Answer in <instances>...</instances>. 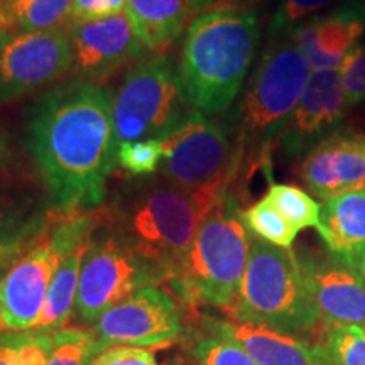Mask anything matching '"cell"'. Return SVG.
Masks as SVG:
<instances>
[{"instance_id":"22","label":"cell","mask_w":365,"mask_h":365,"mask_svg":"<svg viewBox=\"0 0 365 365\" xmlns=\"http://www.w3.org/2000/svg\"><path fill=\"white\" fill-rule=\"evenodd\" d=\"M91 240L85 242L78 249L68 254L54 272L48 294H46L43 312L36 323L34 330H59L66 327L76 307V294H78L80 272L83 266V259L88 250Z\"/></svg>"},{"instance_id":"29","label":"cell","mask_w":365,"mask_h":365,"mask_svg":"<svg viewBox=\"0 0 365 365\" xmlns=\"http://www.w3.org/2000/svg\"><path fill=\"white\" fill-rule=\"evenodd\" d=\"M190 355L193 365H259L244 349L210 328L193 341Z\"/></svg>"},{"instance_id":"19","label":"cell","mask_w":365,"mask_h":365,"mask_svg":"<svg viewBox=\"0 0 365 365\" xmlns=\"http://www.w3.org/2000/svg\"><path fill=\"white\" fill-rule=\"evenodd\" d=\"M318 234L328 254L352 267L365 252V190L327 200Z\"/></svg>"},{"instance_id":"26","label":"cell","mask_w":365,"mask_h":365,"mask_svg":"<svg viewBox=\"0 0 365 365\" xmlns=\"http://www.w3.org/2000/svg\"><path fill=\"white\" fill-rule=\"evenodd\" d=\"M242 220L250 235L281 249L293 247L296 237L299 234L266 198L244 210Z\"/></svg>"},{"instance_id":"4","label":"cell","mask_w":365,"mask_h":365,"mask_svg":"<svg viewBox=\"0 0 365 365\" xmlns=\"http://www.w3.org/2000/svg\"><path fill=\"white\" fill-rule=\"evenodd\" d=\"M312 68L291 34L271 36L228 127L240 170L266 168L271 148L293 115Z\"/></svg>"},{"instance_id":"38","label":"cell","mask_w":365,"mask_h":365,"mask_svg":"<svg viewBox=\"0 0 365 365\" xmlns=\"http://www.w3.org/2000/svg\"><path fill=\"white\" fill-rule=\"evenodd\" d=\"M217 0H193V6H195V14L198 11H205L208 9L212 4H215Z\"/></svg>"},{"instance_id":"40","label":"cell","mask_w":365,"mask_h":365,"mask_svg":"<svg viewBox=\"0 0 365 365\" xmlns=\"http://www.w3.org/2000/svg\"><path fill=\"white\" fill-rule=\"evenodd\" d=\"M364 2H365V0H364Z\"/></svg>"},{"instance_id":"2","label":"cell","mask_w":365,"mask_h":365,"mask_svg":"<svg viewBox=\"0 0 365 365\" xmlns=\"http://www.w3.org/2000/svg\"><path fill=\"white\" fill-rule=\"evenodd\" d=\"M230 193L225 186L190 191L164 176L124 181L103 212L107 234L164 274V282L182 261L196 232Z\"/></svg>"},{"instance_id":"21","label":"cell","mask_w":365,"mask_h":365,"mask_svg":"<svg viewBox=\"0 0 365 365\" xmlns=\"http://www.w3.org/2000/svg\"><path fill=\"white\" fill-rule=\"evenodd\" d=\"M137 39L148 49L173 43L195 16L193 0H127L125 11Z\"/></svg>"},{"instance_id":"11","label":"cell","mask_w":365,"mask_h":365,"mask_svg":"<svg viewBox=\"0 0 365 365\" xmlns=\"http://www.w3.org/2000/svg\"><path fill=\"white\" fill-rule=\"evenodd\" d=\"M73 51L66 29L0 34V103L24 98L56 83L71 71Z\"/></svg>"},{"instance_id":"30","label":"cell","mask_w":365,"mask_h":365,"mask_svg":"<svg viewBox=\"0 0 365 365\" xmlns=\"http://www.w3.org/2000/svg\"><path fill=\"white\" fill-rule=\"evenodd\" d=\"M118 164L132 176L154 175L163 163V145L159 139L132 140L118 144Z\"/></svg>"},{"instance_id":"37","label":"cell","mask_w":365,"mask_h":365,"mask_svg":"<svg viewBox=\"0 0 365 365\" xmlns=\"http://www.w3.org/2000/svg\"><path fill=\"white\" fill-rule=\"evenodd\" d=\"M352 269H355V271H357V272L360 274V277H362L364 282H365V252H364L362 255H360V259H359L357 262L354 264Z\"/></svg>"},{"instance_id":"9","label":"cell","mask_w":365,"mask_h":365,"mask_svg":"<svg viewBox=\"0 0 365 365\" xmlns=\"http://www.w3.org/2000/svg\"><path fill=\"white\" fill-rule=\"evenodd\" d=\"M161 176L181 188L198 191L225 186L230 191L240 163L230 130L217 118L193 112L171 134L163 137Z\"/></svg>"},{"instance_id":"28","label":"cell","mask_w":365,"mask_h":365,"mask_svg":"<svg viewBox=\"0 0 365 365\" xmlns=\"http://www.w3.org/2000/svg\"><path fill=\"white\" fill-rule=\"evenodd\" d=\"M322 349L331 365H365V328L357 325H322Z\"/></svg>"},{"instance_id":"36","label":"cell","mask_w":365,"mask_h":365,"mask_svg":"<svg viewBox=\"0 0 365 365\" xmlns=\"http://www.w3.org/2000/svg\"><path fill=\"white\" fill-rule=\"evenodd\" d=\"M11 29L9 27V17L6 11V0H0V34Z\"/></svg>"},{"instance_id":"16","label":"cell","mask_w":365,"mask_h":365,"mask_svg":"<svg viewBox=\"0 0 365 365\" xmlns=\"http://www.w3.org/2000/svg\"><path fill=\"white\" fill-rule=\"evenodd\" d=\"M322 325L365 328V282L360 274L333 255H298Z\"/></svg>"},{"instance_id":"13","label":"cell","mask_w":365,"mask_h":365,"mask_svg":"<svg viewBox=\"0 0 365 365\" xmlns=\"http://www.w3.org/2000/svg\"><path fill=\"white\" fill-rule=\"evenodd\" d=\"M71 41L75 78L100 83L144 56L148 48L137 39L125 12L103 19L71 21L68 24Z\"/></svg>"},{"instance_id":"15","label":"cell","mask_w":365,"mask_h":365,"mask_svg":"<svg viewBox=\"0 0 365 365\" xmlns=\"http://www.w3.org/2000/svg\"><path fill=\"white\" fill-rule=\"evenodd\" d=\"M299 180L317 198L365 190V134L339 129L304 156Z\"/></svg>"},{"instance_id":"8","label":"cell","mask_w":365,"mask_h":365,"mask_svg":"<svg viewBox=\"0 0 365 365\" xmlns=\"http://www.w3.org/2000/svg\"><path fill=\"white\" fill-rule=\"evenodd\" d=\"M193 112L178 66L168 54H150L134 63L113 98L118 143L163 139Z\"/></svg>"},{"instance_id":"7","label":"cell","mask_w":365,"mask_h":365,"mask_svg":"<svg viewBox=\"0 0 365 365\" xmlns=\"http://www.w3.org/2000/svg\"><path fill=\"white\" fill-rule=\"evenodd\" d=\"M103 213L76 212L56 218L34 247L22 254L0 279V333L33 330L63 259L93 239Z\"/></svg>"},{"instance_id":"3","label":"cell","mask_w":365,"mask_h":365,"mask_svg":"<svg viewBox=\"0 0 365 365\" xmlns=\"http://www.w3.org/2000/svg\"><path fill=\"white\" fill-rule=\"evenodd\" d=\"M261 39L254 12L235 6L193 17L182 41L180 81L186 102L203 115H220L239 97Z\"/></svg>"},{"instance_id":"34","label":"cell","mask_w":365,"mask_h":365,"mask_svg":"<svg viewBox=\"0 0 365 365\" xmlns=\"http://www.w3.org/2000/svg\"><path fill=\"white\" fill-rule=\"evenodd\" d=\"M127 0H73L71 21H91L125 11Z\"/></svg>"},{"instance_id":"23","label":"cell","mask_w":365,"mask_h":365,"mask_svg":"<svg viewBox=\"0 0 365 365\" xmlns=\"http://www.w3.org/2000/svg\"><path fill=\"white\" fill-rule=\"evenodd\" d=\"M73 0H6L9 27L19 31H56L71 22Z\"/></svg>"},{"instance_id":"24","label":"cell","mask_w":365,"mask_h":365,"mask_svg":"<svg viewBox=\"0 0 365 365\" xmlns=\"http://www.w3.org/2000/svg\"><path fill=\"white\" fill-rule=\"evenodd\" d=\"M264 198L298 232L304 228H317L319 232L322 228V205L298 186L272 182Z\"/></svg>"},{"instance_id":"10","label":"cell","mask_w":365,"mask_h":365,"mask_svg":"<svg viewBox=\"0 0 365 365\" xmlns=\"http://www.w3.org/2000/svg\"><path fill=\"white\" fill-rule=\"evenodd\" d=\"M159 282L164 274L110 234L93 235L80 272L76 314L83 323H95L139 289Z\"/></svg>"},{"instance_id":"1","label":"cell","mask_w":365,"mask_h":365,"mask_svg":"<svg viewBox=\"0 0 365 365\" xmlns=\"http://www.w3.org/2000/svg\"><path fill=\"white\" fill-rule=\"evenodd\" d=\"M113 97L100 83L73 78L46 91L31 112L26 148L56 215L103 203L118 163Z\"/></svg>"},{"instance_id":"5","label":"cell","mask_w":365,"mask_h":365,"mask_svg":"<svg viewBox=\"0 0 365 365\" xmlns=\"http://www.w3.org/2000/svg\"><path fill=\"white\" fill-rule=\"evenodd\" d=\"M250 234L235 196L228 193L210 212L166 286L188 307L234 312L249 261Z\"/></svg>"},{"instance_id":"18","label":"cell","mask_w":365,"mask_h":365,"mask_svg":"<svg viewBox=\"0 0 365 365\" xmlns=\"http://www.w3.org/2000/svg\"><path fill=\"white\" fill-rule=\"evenodd\" d=\"M208 328L244 349L259 365H331L322 345L272 330V328L228 322H208Z\"/></svg>"},{"instance_id":"27","label":"cell","mask_w":365,"mask_h":365,"mask_svg":"<svg viewBox=\"0 0 365 365\" xmlns=\"http://www.w3.org/2000/svg\"><path fill=\"white\" fill-rule=\"evenodd\" d=\"M105 350L91 330L63 327L53 330V349L48 365H91Z\"/></svg>"},{"instance_id":"12","label":"cell","mask_w":365,"mask_h":365,"mask_svg":"<svg viewBox=\"0 0 365 365\" xmlns=\"http://www.w3.org/2000/svg\"><path fill=\"white\" fill-rule=\"evenodd\" d=\"M103 349L110 345L170 346L182 336V313L166 289L148 286L103 313L91 327Z\"/></svg>"},{"instance_id":"32","label":"cell","mask_w":365,"mask_h":365,"mask_svg":"<svg viewBox=\"0 0 365 365\" xmlns=\"http://www.w3.org/2000/svg\"><path fill=\"white\" fill-rule=\"evenodd\" d=\"M330 2L331 0H282L269 26V36L291 33L294 27L312 19V16Z\"/></svg>"},{"instance_id":"6","label":"cell","mask_w":365,"mask_h":365,"mask_svg":"<svg viewBox=\"0 0 365 365\" xmlns=\"http://www.w3.org/2000/svg\"><path fill=\"white\" fill-rule=\"evenodd\" d=\"M232 319L308 335L322 328L298 255L250 235L249 261Z\"/></svg>"},{"instance_id":"14","label":"cell","mask_w":365,"mask_h":365,"mask_svg":"<svg viewBox=\"0 0 365 365\" xmlns=\"http://www.w3.org/2000/svg\"><path fill=\"white\" fill-rule=\"evenodd\" d=\"M339 70L312 71L293 115L279 137L284 158H304L340 129L346 110Z\"/></svg>"},{"instance_id":"39","label":"cell","mask_w":365,"mask_h":365,"mask_svg":"<svg viewBox=\"0 0 365 365\" xmlns=\"http://www.w3.org/2000/svg\"><path fill=\"white\" fill-rule=\"evenodd\" d=\"M166 365H193V364H186L185 360H181V359H173Z\"/></svg>"},{"instance_id":"31","label":"cell","mask_w":365,"mask_h":365,"mask_svg":"<svg viewBox=\"0 0 365 365\" xmlns=\"http://www.w3.org/2000/svg\"><path fill=\"white\" fill-rule=\"evenodd\" d=\"M341 90L349 107L365 102V44L357 43L339 68Z\"/></svg>"},{"instance_id":"20","label":"cell","mask_w":365,"mask_h":365,"mask_svg":"<svg viewBox=\"0 0 365 365\" xmlns=\"http://www.w3.org/2000/svg\"><path fill=\"white\" fill-rule=\"evenodd\" d=\"M59 217L51 210L44 212L33 203L0 193V266H12Z\"/></svg>"},{"instance_id":"33","label":"cell","mask_w":365,"mask_h":365,"mask_svg":"<svg viewBox=\"0 0 365 365\" xmlns=\"http://www.w3.org/2000/svg\"><path fill=\"white\" fill-rule=\"evenodd\" d=\"M91 365H159L150 349L134 345H110L93 359Z\"/></svg>"},{"instance_id":"25","label":"cell","mask_w":365,"mask_h":365,"mask_svg":"<svg viewBox=\"0 0 365 365\" xmlns=\"http://www.w3.org/2000/svg\"><path fill=\"white\" fill-rule=\"evenodd\" d=\"M51 349L53 331L0 333V365H48Z\"/></svg>"},{"instance_id":"35","label":"cell","mask_w":365,"mask_h":365,"mask_svg":"<svg viewBox=\"0 0 365 365\" xmlns=\"http://www.w3.org/2000/svg\"><path fill=\"white\" fill-rule=\"evenodd\" d=\"M14 163H16V154H14L11 139H9L7 130L0 124V171L9 170Z\"/></svg>"},{"instance_id":"17","label":"cell","mask_w":365,"mask_h":365,"mask_svg":"<svg viewBox=\"0 0 365 365\" xmlns=\"http://www.w3.org/2000/svg\"><path fill=\"white\" fill-rule=\"evenodd\" d=\"M365 33V6H345L317 16L291 31L312 71L339 70L345 54Z\"/></svg>"}]
</instances>
